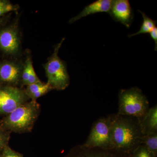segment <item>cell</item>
I'll use <instances>...</instances> for the list:
<instances>
[{
	"label": "cell",
	"instance_id": "obj_1",
	"mask_svg": "<svg viewBox=\"0 0 157 157\" xmlns=\"http://www.w3.org/2000/svg\"><path fill=\"white\" fill-rule=\"evenodd\" d=\"M110 116L113 149L130 156L140 145L143 136L139 119L117 113Z\"/></svg>",
	"mask_w": 157,
	"mask_h": 157
},
{
	"label": "cell",
	"instance_id": "obj_2",
	"mask_svg": "<svg viewBox=\"0 0 157 157\" xmlns=\"http://www.w3.org/2000/svg\"><path fill=\"white\" fill-rule=\"evenodd\" d=\"M41 111L37 101H30L5 116L0 121V129L14 133L32 132Z\"/></svg>",
	"mask_w": 157,
	"mask_h": 157
},
{
	"label": "cell",
	"instance_id": "obj_3",
	"mask_svg": "<svg viewBox=\"0 0 157 157\" xmlns=\"http://www.w3.org/2000/svg\"><path fill=\"white\" fill-rule=\"evenodd\" d=\"M118 105L117 114L139 119L144 116L150 108L147 98L137 87L121 90Z\"/></svg>",
	"mask_w": 157,
	"mask_h": 157
},
{
	"label": "cell",
	"instance_id": "obj_4",
	"mask_svg": "<svg viewBox=\"0 0 157 157\" xmlns=\"http://www.w3.org/2000/svg\"><path fill=\"white\" fill-rule=\"evenodd\" d=\"M65 38H63L60 42L56 45L53 53L48 58L47 62L43 64L47 78L46 83L52 90H57L66 89L70 83L67 64L58 55L59 50Z\"/></svg>",
	"mask_w": 157,
	"mask_h": 157
},
{
	"label": "cell",
	"instance_id": "obj_5",
	"mask_svg": "<svg viewBox=\"0 0 157 157\" xmlns=\"http://www.w3.org/2000/svg\"><path fill=\"white\" fill-rule=\"evenodd\" d=\"M21 37L17 20L0 25V53L8 59L17 58L21 52Z\"/></svg>",
	"mask_w": 157,
	"mask_h": 157
},
{
	"label": "cell",
	"instance_id": "obj_6",
	"mask_svg": "<svg viewBox=\"0 0 157 157\" xmlns=\"http://www.w3.org/2000/svg\"><path fill=\"white\" fill-rule=\"evenodd\" d=\"M82 144L90 148L113 149L110 115L100 118L94 123L87 139Z\"/></svg>",
	"mask_w": 157,
	"mask_h": 157
},
{
	"label": "cell",
	"instance_id": "obj_7",
	"mask_svg": "<svg viewBox=\"0 0 157 157\" xmlns=\"http://www.w3.org/2000/svg\"><path fill=\"white\" fill-rule=\"evenodd\" d=\"M0 115L6 116L30 101L22 87L0 86Z\"/></svg>",
	"mask_w": 157,
	"mask_h": 157
},
{
	"label": "cell",
	"instance_id": "obj_8",
	"mask_svg": "<svg viewBox=\"0 0 157 157\" xmlns=\"http://www.w3.org/2000/svg\"><path fill=\"white\" fill-rule=\"evenodd\" d=\"M24 62L17 58L0 60V86L21 87Z\"/></svg>",
	"mask_w": 157,
	"mask_h": 157
},
{
	"label": "cell",
	"instance_id": "obj_9",
	"mask_svg": "<svg viewBox=\"0 0 157 157\" xmlns=\"http://www.w3.org/2000/svg\"><path fill=\"white\" fill-rule=\"evenodd\" d=\"M63 157H130L114 149L90 148L77 145L70 150Z\"/></svg>",
	"mask_w": 157,
	"mask_h": 157
},
{
	"label": "cell",
	"instance_id": "obj_10",
	"mask_svg": "<svg viewBox=\"0 0 157 157\" xmlns=\"http://www.w3.org/2000/svg\"><path fill=\"white\" fill-rule=\"evenodd\" d=\"M113 19L129 28L134 17L133 10L128 0L113 1L109 12Z\"/></svg>",
	"mask_w": 157,
	"mask_h": 157
},
{
	"label": "cell",
	"instance_id": "obj_11",
	"mask_svg": "<svg viewBox=\"0 0 157 157\" xmlns=\"http://www.w3.org/2000/svg\"><path fill=\"white\" fill-rule=\"evenodd\" d=\"M112 0H98L86 6L84 9L78 15L71 18L69 21L70 23H73L76 21L89 15L101 13H109L111 9Z\"/></svg>",
	"mask_w": 157,
	"mask_h": 157
},
{
	"label": "cell",
	"instance_id": "obj_12",
	"mask_svg": "<svg viewBox=\"0 0 157 157\" xmlns=\"http://www.w3.org/2000/svg\"><path fill=\"white\" fill-rule=\"evenodd\" d=\"M139 122L143 135L157 132V105L150 108Z\"/></svg>",
	"mask_w": 157,
	"mask_h": 157
},
{
	"label": "cell",
	"instance_id": "obj_13",
	"mask_svg": "<svg viewBox=\"0 0 157 157\" xmlns=\"http://www.w3.org/2000/svg\"><path fill=\"white\" fill-rule=\"evenodd\" d=\"M41 82L42 81L38 77L34 70L30 54L28 53L24 62L21 77V87Z\"/></svg>",
	"mask_w": 157,
	"mask_h": 157
},
{
	"label": "cell",
	"instance_id": "obj_14",
	"mask_svg": "<svg viewBox=\"0 0 157 157\" xmlns=\"http://www.w3.org/2000/svg\"><path fill=\"white\" fill-rule=\"evenodd\" d=\"M52 88L47 83L37 82L29 85L25 89V92L30 101H36L38 98L45 95Z\"/></svg>",
	"mask_w": 157,
	"mask_h": 157
},
{
	"label": "cell",
	"instance_id": "obj_15",
	"mask_svg": "<svg viewBox=\"0 0 157 157\" xmlns=\"http://www.w3.org/2000/svg\"><path fill=\"white\" fill-rule=\"evenodd\" d=\"M138 11L140 12V14H142L143 18V23L139 30L135 33L129 35V37H132L133 36L140 35V34L148 33H150L152 30L156 27L157 21L153 20L151 18L148 17L145 13L140 11V10H138Z\"/></svg>",
	"mask_w": 157,
	"mask_h": 157
},
{
	"label": "cell",
	"instance_id": "obj_16",
	"mask_svg": "<svg viewBox=\"0 0 157 157\" xmlns=\"http://www.w3.org/2000/svg\"><path fill=\"white\" fill-rule=\"evenodd\" d=\"M142 144L157 157V132L144 135L141 137Z\"/></svg>",
	"mask_w": 157,
	"mask_h": 157
},
{
	"label": "cell",
	"instance_id": "obj_17",
	"mask_svg": "<svg viewBox=\"0 0 157 157\" xmlns=\"http://www.w3.org/2000/svg\"><path fill=\"white\" fill-rule=\"evenodd\" d=\"M19 9L18 5L12 4L8 0H0V18L10 12H17Z\"/></svg>",
	"mask_w": 157,
	"mask_h": 157
},
{
	"label": "cell",
	"instance_id": "obj_18",
	"mask_svg": "<svg viewBox=\"0 0 157 157\" xmlns=\"http://www.w3.org/2000/svg\"><path fill=\"white\" fill-rule=\"evenodd\" d=\"M130 157H157L146 146L140 144L132 153Z\"/></svg>",
	"mask_w": 157,
	"mask_h": 157
},
{
	"label": "cell",
	"instance_id": "obj_19",
	"mask_svg": "<svg viewBox=\"0 0 157 157\" xmlns=\"http://www.w3.org/2000/svg\"><path fill=\"white\" fill-rule=\"evenodd\" d=\"M11 132L0 129V155L4 149L9 145Z\"/></svg>",
	"mask_w": 157,
	"mask_h": 157
},
{
	"label": "cell",
	"instance_id": "obj_20",
	"mask_svg": "<svg viewBox=\"0 0 157 157\" xmlns=\"http://www.w3.org/2000/svg\"><path fill=\"white\" fill-rule=\"evenodd\" d=\"M0 157H23V155L15 151L8 145L4 149L0 155Z\"/></svg>",
	"mask_w": 157,
	"mask_h": 157
},
{
	"label": "cell",
	"instance_id": "obj_21",
	"mask_svg": "<svg viewBox=\"0 0 157 157\" xmlns=\"http://www.w3.org/2000/svg\"><path fill=\"white\" fill-rule=\"evenodd\" d=\"M150 36L153 40L154 41L155 43V51L157 50V28L156 27L152 30L151 32L149 33Z\"/></svg>",
	"mask_w": 157,
	"mask_h": 157
},
{
	"label": "cell",
	"instance_id": "obj_22",
	"mask_svg": "<svg viewBox=\"0 0 157 157\" xmlns=\"http://www.w3.org/2000/svg\"><path fill=\"white\" fill-rule=\"evenodd\" d=\"M8 17L5 16L0 18V25L3 24L7 22V19H8Z\"/></svg>",
	"mask_w": 157,
	"mask_h": 157
},
{
	"label": "cell",
	"instance_id": "obj_23",
	"mask_svg": "<svg viewBox=\"0 0 157 157\" xmlns=\"http://www.w3.org/2000/svg\"><path fill=\"white\" fill-rule=\"evenodd\" d=\"M2 105V99H1V97H0V107H1Z\"/></svg>",
	"mask_w": 157,
	"mask_h": 157
}]
</instances>
